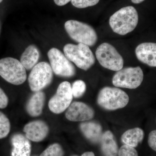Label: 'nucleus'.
Wrapping results in <instances>:
<instances>
[{
	"label": "nucleus",
	"mask_w": 156,
	"mask_h": 156,
	"mask_svg": "<svg viewBox=\"0 0 156 156\" xmlns=\"http://www.w3.org/2000/svg\"><path fill=\"white\" fill-rule=\"evenodd\" d=\"M53 70L45 62H39L32 68L29 76L28 82L32 91H41L49 86L53 80Z\"/></svg>",
	"instance_id": "6e6552de"
},
{
	"label": "nucleus",
	"mask_w": 156,
	"mask_h": 156,
	"mask_svg": "<svg viewBox=\"0 0 156 156\" xmlns=\"http://www.w3.org/2000/svg\"><path fill=\"white\" fill-rule=\"evenodd\" d=\"M3 0H0V3L2 2Z\"/></svg>",
	"instance_id": "c756f323"
},
{
	"label": "nucleus",
	"mask_w": 156,
	"mask_h": 156,
	"mask_svg": "<svg viewBox=\"0 0 156 156\" xmlns=\"http://www.w3.org/2000/svg\"><path fill=\"white\" fill-rule=\"evenodd\" d=\"M53 1L57 5L62 6L66 5L71 2V0H53Z\"/></svg>",
	"instance_id": "bb28decb"
},
{
	"label": "nucleus",
	"mask_w": 156,
	"mask_h": 156,
	"mask_svg": "<svg viewBox=\"0 0 156 156\" xmlns=\"http://www.w3.org/2000/svg\"><path fill=\"white\" fill-rule=\"evenodd\" d=\"M119 156H138L137 151L134 148L127 145L122 146L119 151Z\"/></svg>",
	"instance_id": "b1692460"
},
{
	"label": "nucleus",
	"mask_w": 156,
	"mask_h": 156,
	"mask_svg": "<svg viewBox=\"0 0 156 156\" xmlns=\"http://www.w3.org/2000/svg\"><path fill=\"white\" fill-rule=\"evenodd\" d=\"M100 142L101 151L105 156H118L119 147L111 131H105L102 134Z\"/></svg>",
	"instance_id": "dca6fc26"
},
{
	"label": "nucleus",
	"mask_w": 156,
	"mask_h": 156,
	"mask_svg": "<svg viewBox=\"0 0 156 156\" xmlns=\"http://www.w3.org/2000/svg\"><path fill=\"white\" fill-rule=\"evenodd\" d=\"M64 151L58 144H51L46 148L40 156H63Z\"/></svg>",
	"instance_id": "412c9836"
},
{
	"label": "nucleus",
	"mask_w": 156,
	"mask_h": 156,
	"mask_svg": "<svg viewBox=\"0 0 156 156\" xmlns=\"http://www.w3.org/2000/svg\"><path fill=\"white\" fill-rule=\"evenodd\" d=\"M63 51L68 59L81 69L88 70L95 64V56L87 45L80 43L78 45L67 44Z\"/></svg>",
	"instance_id": "7ed1b4c3"
},
{
	"label": "nucleus",
	"mask_w": 156,
	"mask_h": 156,
	"mask_svg": "<svg viewBox=\"0 0 156 156\" xmlns=\"http://www.w3.org/2000/svg\"><path fill=\"white\" fill-rule=\"evenodd\" d=\"M81 156H95L94 153L92 152H86L82 155Z\"/></svg>",
	"instance_id": "cd10ccee"
},
{
	"label": "nucleus",
	"mask_w": 156,
	"mask_h": 156,
	"mask_svg": "<svg viewBox=\"0 0 156 156\" xmlns=\"http://www.w3.org/2000/svg\"><path fill=\"white\" fill-rule=\"evenodd\" d=\"M0 76L14 85H21L27 80L25 68L20 61L11 57L0 59Z\"/></svg>",
	"instance_id": "39448f33"
},
{
	"label": "nucleus",
	"mask_w": 156,
	"mask_h": 156,
	"mask_svg": "<svg viewBox=\"0 0 156 156\" xmlns=\"http://www.w3.org/2000/svg\"><path fill=\"white\" fill-rule=\"evenodd\" d=\"M80 129L85 137L91 142L96 143L100 141L102 129L99 123L95 122H84L80 125Z\"/></svg>",
	"instance_id": "2eb2a0df"
},
{
	"label": "nucleus",
	"mask_w": 156,
	"mask_h": 156,
	"mask_svg": "<svg viewBox=\"0 0 156 156\" xmlns=\"http://www.w3.org/2000/svg\"><path fill=\"white\" fill-rule=\"evenodd\" d=\"M11 130V124L8 117L0 112V139L8 136Z\"/></svg>",
	"instance_id": "aec40b11"
},
{
	"label": "nucleus",
	"mask_w": 156,
	"mask_h": 156,
	"mask_svg": "<svg viewBox=\"0 0 156 156\" xmlns=\"http://www.w3.org/2000/svg\"><path fill=\"white\" fill-rule=\"evenodd\" d=\"M138 13L132 6L123 7L110 17L112 30L120 35H125L133 30L138 24Z\"/></svg>",
	"instance_id": "f257e3e1"
},
{
	"label": "nucleus",
	"mask_w": 156,
	"mask_h": 156,
	"mask_svg": "<svg viewBox=\"0 0 156 156\" xmlns=\"http://www.w3.org/2000/svg\"><path fill=\"white\" fill-rule=\"evenodd\" d=\"M94 110L83 102H73L66 113V117L71 122H85L92 119L94 116Z\"/></svg>",
	"instance_id": "9b49d317"
},
{
	"label": "nucleus",
	"mask_w": 156,
	"mask_h": 156,
	"mask_svg": "<svg viewBox=\"0 0 156 156\" xmlns=\"http://www.w3.org/2000/svg\"><path fill=\"white\" fill-rule=\"evenodd\" d=\"M45 100V95L41 91L36 92L30 98L26 109L29 114L37 117L41 114Z\"/></svg>",
	"instance_id": "f3484780"
},
{
	"label": "nucleus",
	"mask_w": 156,
	"mask_h": 156,
	"mask_svg": "<svg viewBox=\"0 0 156 156\" xmlns=\"http://www.w3.org/2000/svg\"><path fill=\"white\" fill-rule=\"evenodd\" d=\"M73 98L70 83L67 81L62 82L58 86L56 94L49 101V109L54 113H61L68 108Z\"/></svg>",
	"instance_id": "9d476101"
},
{
	"label": "nucleus",
	"mask_w": 156,
	"mask_h": 156,
	"mask_svg": "<svg viewBox=\"0 0 156 156\" xmlns=\"http://www.w3.org/2000/svg\"><path fill=\"white\" fill-rule=\"evenodd\" d=\"M13 148L11 156H30L31 145L29 140L20 134H14L11 137Z\"/></svg>",
	"instance_id": "4468645a"
},
{
	"label": "nucleus",
	"mask_w": 156,
	"mask_h": 156,
	"mask_svg": "<svg viewBox=\"0 0 156 156\" xmlns=\"http://www.w3.org/2000/svg\"><path fill=\"white\" fill-rule=\"evenodd\" d=\"M143 79V72L140 66L126 67L117 71L112 83L117 87L135 89L141 85Z\"/></svg>",
	"instance_id": "0eeeda50"
},
{
	"label": "nucleus",
	"mask_w": 156,
	"mask_h": 156,
	"mask_svg": "<svg viewBox=\"0 0 156 156\" xmlns=\"http://www.w3.org/2000/svg\"><path fill=\"white\" fill-rule=\"evenodd\" d=\"M95 56L101 65L107 69L117 72L123 68L122 56L108 43H104L99 45L95 51Z\"/></svg>",
	"instance_id": "423d86ee"
},
{
	"label": "nucleus",
	"mask_w": 156,
	"mask_h": 156,
	"mask_svg": "<svg viewBox=\"0 0 156 156\" xmlns=\"http://www.w3.org/2000/svg\"><path fill=\"white\" fill-rule=\"evenodd\" d=\"M87 86L83 81L78 80L73 83L72 91L73 96L76 98L81 97L86 92Z\"/></svg>",
	"instance_id": "4be33fe9"
},
{
	"label": "nucleus",
	"mask_w": 156,
	"mask_h": 156,
	"mask_svg": "<svg viewBox=\"0 0 156 156\" xmlns=\"http://www.w3.org/2000/svg\"><path fill=\"white\" fill-rule=\"evenodd\" d=\"M100 0H71L73 6L78 9H85L95 6Z\"/></svg>",
	"instance_id": "5701e85b"
},
{
	"label": "nucleus",
	"mask_w": 156,
	"mask_h": 156,
	"mask_svg": "<svg viewBox=\"0 0 156 156\" xmlns=\"http://www.w3.org/2000/svg\"><path fill=\"white\" fill-rule=\"evenodd\" d=\"M144 1H145V0H131L132 2L135 4H140V3Z\"/></svg>",
	"instance_id": "c85d7f7f"
},
{
	"label": "nucleus",
	"mask_w": 156,
	"mask_h": 156,
	"mask_svg": "<svg viewBox=\"0 0 156 156\" xmlns=\"http://www.w3.org/2000/svg\"><path fill=\"white\" fill-rule=\"evenodd\" d=\"M65 28L71 38L79 44L92 47L97 42V34L95 29L85 23L68 20L65 23Z\"/></svg>",
	"instance_id": "f03ea898"
},
{
	"label": "nucleus",
	"mask_w": 156,
	"mask_h": 156,
	"mask_svg": "<svg viewBox=\"0 0 156 156\" xmlns=\"http://www.w3.org/2000/svg\"><path fill=\"white\" fill-rule=\"evenodd\" d=\"M135 52L140 61L151 67H156V43L146 42L140 44Z\"/></svg>",
	"instance_id": "ddd939ff"
},
{
	"label": "nucleus",
	"mask_w": 156,
	"mask_h": 156,
	"mask_svg": "<svg viewBox=\"0 0 156 156\" xmlns=\"http://www.w3.org/2000/svg\"><path fill=\"white\" fill-rule=\"evenodd\" d=\"M129 100L127 93L116 87H104L97 97L98 105L108 110L123 108L128 105Z\"/></svg>",
	"instance_id": "20e7f679"
},
{
	"label": "nucleus",
	"mask_w": 156,
	"mask_h": 156,
	"mask_svg": "<svg viewBox=\"0 0 156 156\" xmlns=\"http://www.w3.org/2000/svg\"><path fill=\"white\" fill-rule=\"evenodd\" d=\"M144 137V132L140 128H132L127 130L122 135V141L126 145L136 147L142 142Z\"/></svg>",
	"instance_id": "6ab92c4d"
},
{
	"label": "nucleus",
	"mask_w": 156,
	"mask_h": 156,
	"mask_svg": "<svg viewBox=\"0 0 156 156\" xmlns=\"http://www.w3.org/2000/svg\"><path fill=\"white\" fill-rule=\"evenodd\" d=\"M48 54L50 66L56 75L71 77L75 75V67L60 50L53 48L48 51Z\"/></svg>",
	"instance_id": "1a4fd4ad"
},
{
	"label": "nucleus",
	"mask_w": 156,
	"mask_h": 156,
	"mask_svg": "<svg viewBox=\"0 0 156 156\" xmlns=\"http://www.w3.org/2000/svg\"><path fill=\"white\" fill-rule=\"evenodd\" d=\"M78 156L74 155V156Z\"/></svg>",
	"instance_id": "7c9ffc66"
},
{
	"label": "nucleus",
	"mask_w": 156,
	"mask_h": 156,
	"mask_svg": "<svg viewBox=\"0 0 156 156\" xmlns=\"http://www.w3.org/2000/svg\"><path fill=\"white\" fill-rule=\"evenodd\" d=\"M148 144L152 149L156 151V130L150 133L148 137Z\"/></svg>",
	"instance_id": "393cba45"
},
{
	"label": "nucleus",
	"mask_w": 156,
	"mask_h": 156,
	"mask_svg": "<svg viewBox=\"0 0 156 156\" xmlns=\"http://www.w3.org/2000/svg\"><path fill=\"white\" fill-rule=\"evenodd\" d=\"M39 56L40 53L37 48L34 45H30L23 53L20 62L25 69H32L37 64Z\"/></svg>",
	"instance_id": "a211bd4d"
},
{
	"label": "nucleus",
	"mask_w": 156,
	"mask_h": 156,
	"mask_svg": "<svg viewBox=\"0 0 156 156\" xmlns=\"http://www.w3.org/2000/svg\"><path fill=\"white\" fill-rule=\"evenodd\" d=\"M9 98L3 89L0 87V108L4 109L8 106Z\"/></svg>",
	"instance_id": "a878e982"
},
{
	"label": "nucleus",
	"mask_w": 156,
	"mask_h": 156,
	"mask_svg": "<svg viewBox=\"0 0 156 156\" xmlns=\"http://www.w3.org/2000/svg\"><path fill=\"white\" fill-rule=\"evenodd\" d=\"M26 136L34 142H40L46 138L49 133V128L43 121H35L27 124L23 128Z\"/></svg>",
	"instance_id": "f8f14e48"
}]
</instances>
